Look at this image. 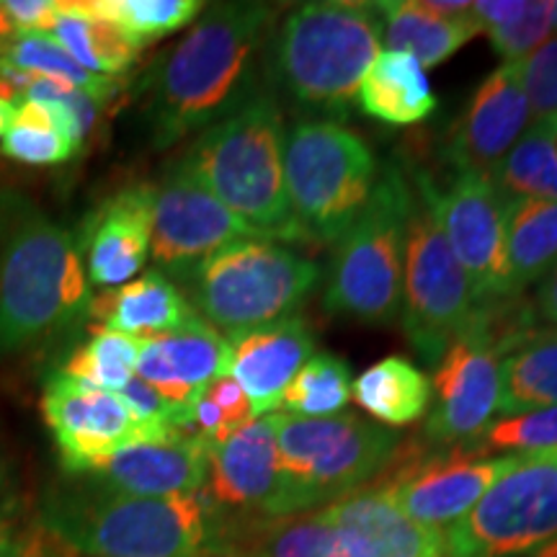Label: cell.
<instances>
[{"label": "cell", "instance_id": "1", "mask_svg": "<svg viewBox=\"0 0 557 557\" xmlns=\"http://www.w3.org/2000/svg\"><path fill=\"white\" fill-rule=\"evenodd\" d=\"M278 18L271 3H214L143 78V116L158 150L225 120L253 90V62Z\"/></svg>", "mask_w": 557, "mask_h": 557}, {"label": "cell", "instance_id": "2", "mask_svg": "<svg viewBox=\"0 0 557 557\" xmlns=\"http://www.w3.org/2000/svg\"><path fill=\"white\" fill-rule=\"evenodd\" d=\"M39 527L78 557H220L230 553L222 508L207 491L173 498L114 493L94 480L54 487Z\"/></svg>", "mask_w": 557, "mask_h": 557}, {"label": "cell", "instance_id": "3", "mask_svg": "<svg viewBox=\"0 0 557 557\" xmlns=\"http://www.w3.org/2000/svg\"><path fill=\"white\" fill-rule=\"evenodd\" d=\"M382 21L374 3L315 0L289 9L263 47L274 86L310 120H346L359 83L380 54Z\"/></svg>", "mask_w": 557, "mask_h": 557}, {"label": "cell", "instance_id": "4", "mask_svg": "<svg viewBox=\"0 0 557 557\" xmlns=\"http://www.w3.org/2000/svg\"><path fill=\"white\" fill-rule=\"evenodd\" d=\"M284 137L274 94L256 90L233 114L197 135L181 160L259 238L308 243L289 209Z\"/></svg>", "mask_w": 557, "mask_h": 557}, {"label": "cell", "instance_id": "5", "mask_svg": "<svg viewBox=\"0 0 557 557\" xmlns=\"http://www.w3.org/2000/svg\"><path fill=\"white\" fill-rule=\"evenodd\" d=\"M86 263L73 233L32 212L0 256V357L29 348L88 312Z\"/></svg>", "mask_w": 557, "mask_h": 557}, {"label": "cell", "instance_id": "6", "mask_svg": "<svg viewBox=\"0 0 557 557\" xmlns=\"http://www.w3.org/2000/svg\"><path fill=\"white\" fill-rule=\"evenodd\" d=\"M318 282V263L267 238L230 243L184 276L194 312L225 336L295 315Z\"/></svg>", "mask_w": 557, "mask_h": 557}, {"label": "cell", "instance_id": "7", "mask_svg": "<svg viewBox=\"0 0 557 557\" xmlns=\"http://www.w3.org/2000/svg\"><path fill=\"white\" fill-rule=\"evenodd\" d=\"M278 462L284 478V519L361 491L389 468L400 447L398 431L357 413L297 418L274 413Z\"/></svg>", "mask_w": 557, "mask_h": 557}, {"label": "cell", "instance_id": "8", "mask_svg": "<svg viewBox=\"0 0 557 557\" xmlns=\"http://www.w3.org/2000/svg\"><path fill=\"white\" fill-rule=\"evenodd\" d=\"M413 205L406 176L389 163L364 212L336 240L323 292L331 315L367 325H389L400 318L406 230Z\"/></svg>", "mask_w": 557, "mask_h": 557}, {"label": "cell", "instance_id": "9", "mask_svg": "<svg viewBox=\"0 0 557 557\" xmlns=\"http://www.w3.org/2000/svg\"><path fill=\"white\" fill-rule=\"evenodd\" d=\"M377 181V156L341 122L308 116L284 137L289 209L308 243H336L364 212Z\"/></svg>", "mask_w": 557, "mask_h": 557}, {"label": "cell", "instance_id": "10", "mask_svg": "<svg viewBox=\"0 0 557 557\" xmlns=\"http://www.w3.org/2000/svg\"><path fill=\"white\" fill-rule=\"evenodd\" d=\"M557 542V449L517 451L513 465L462 521L444 557H521Z\"/></svg>", "mask_w": 557, "mask_h": 557}, {"label": "cell", "instance_id": "11", "mask_svg": "<svg viewBox=\"0 0 557 557\" xmlns=\"http://www.w3.org/2000/svg\"><path fill=\"white\" fill-rule=\"evenodd\" d=\"M470 278L442 227L423 205H413L406 230L400 323L413 351L436 367L478 312Z\"/></svg>", "mask_w": 557, "mask_h": 557}, {"label": "cell", "instance_id": "12", "mask_svg": "<svg viewBox=\"0 0 557 557\" xmlns=\"http://www.w3.org/2000/svg\"><path fill=\"white\" fill-rule=\"evenodd\" d=\"M418 197L442 227L459 267L470 278L478 305L508 299L506 212L508 197L487 173L455 171L438 184L429 171L413 173Z\"/></svg>", "mask_w": 557, "mask_h": 557}, {"label": "cell", "instance_id": "13", "mask_svg": "<svg viewBox=\"0 0 557 557\" xmlns=\"http://www.w3.org/2000/svg\"><path fill=\"white\" fill-rule=\"evenodd\" d=\"M506 354V341L478 308L436 364V403L423 426L431 447L468 449L493 426L500 410V361Z\"/></svg>", "mask_w": 557, "mask_h": 557}, {"label": "cell", "instance_id": "14", "mask_svg": "<svg viewBox=\"0 0 557 557\" xmlns=\"http://www.w3.org/2000/svg\"><path fill=\"white\" fill-rule=\"evenodd\" d=\"M246 238L259 235L209 194L181 158L150 184V256L160 269L184 278L207 256Z\"/></svg>", "mask_w": 557, "mask_h": 557}, {"label": "cell", "instance_id": "15", "mask_svg": "<svg viewBox=\"0 0 557 557\" xmlns=\"http://www.w3.org/2000/svg\"><path fill=\"white\" fill-rule=\"evenodd\" d=\"M41 413L58 444L62 470L75 478L88 475L132 444L169 438L145 429L120 393L90 387L65 372L45 382Z\"/></svg>", "mask_w": 557, "mask_h": 557}, {"label": "cell", "instance_id": "16", "mask_svg": "<svg viewBox=\"0 0 557 557\" xmlns=\"http://www.w3.org/2000/svg\"><path fill=\"white\" fill-rule=\"evenodd\" d=\"M513 457L517 451L483 457L459 447L449 449V455L438 449L436 455L423 457L416 449L400 468H385L389 478L382 487L406 517L444 534L480 504L493 483L511 468Z\"/></svg>", "mask_w": 557, "mask_h": 557}, {"label": "cell", "instance_id": "17", "mask_svg": "<svg viewBox=\"0 0 557 557\" xmlns=\"http://www.w3.org/2000/svg\"><path fill=\"white\" fill-rule=\"evenodd\" d=\"M532 111L521 86L519 62H504L480 83L459 120L451 124L442 156L455 171L487 173L524 135Z\"/></svg>", "mask_w": 557, "mask_h": 557}, {"label": "cell", "instance_id": "18", "mask_svg": "<svg viewBox=\"0 0 557 557\" xmlns=\"http://www.w3.org/2000/svg\"><path fill=\"white\" fill-rule=\"evenodd\" d=\"M207 493L220 508L284 519V478L274 413L243 423L209 447Z\"/></svg>", "mask_w": 557, "mask_h": 557}, {"label": "cell", "instance_id": "19", "mask_svg": "<svg viewBox=\"0 0 557 557\" xmlns=\"http://www.w3.org/2000/svg\"><path fill=\"white\" fill-rule=\"evenodd\" d=\"M230 341L199 315L176 331L143 341L135 377L163 395L171 406L191 413V406L214 380L227 377Z\"/></svg>", "mask_w": 557, "mask_h": 557}, {"label": "cell", "instance_id": "20", "mask_svg": "<svg viewBox=\"0 0 557 557\" xmlns=\"http://www.w3.org/2000/svg\"><path fill=\"white\" fill-rule=\"evenodd\" d=\"M209 447L199 436H169L124 447L101 462L88 480L114 493L139 498H173L201 493L209 475Z\"/></svg>", "mask_w": 557, "mask_h": 557}, {"label": "cell", "instance_id": "21", "mask_svg": "<svg viewBox=\"0 0 557 557\" xmlns=\"http://www.w3.org/2000/svg\"><path fill=\"white\" fill-rule=\"evenodd\" d=\"M225 338L233 348L230 377L240 385L253 418L274 413L282 406L292 380L315 354V333L302 315Z\"/></svg>", "mask_w": 557, "mask_h": 557}, {"label": "cell", "instance_id": "22", "mask_svg": "<svg viewBox=\"0 0 557 557\" xmlns=\"http://www.w3.org/2000/svg\"><path fill=\"white\" fill-rule=\"evenodd\" d=\"M90 284L122 287L150 256V184L129 186L103 201L78 240Z\"/></svg>", "mask_w": 557, "mask_h": 557}, {"label": "cell", "instance_id": "23", "mask_svg": "<svg viewBox=\"0 0 557 557\" xmlns=\"http://www.w3.org/2000/svg\"><path fill=\"white\" fill-rule=\"evenodd\" d=\"M320 511L338 529L348 557H444V534L406 517L385 487H361Z\"/></svg>", "mask_w": 557, "mask_h": 557}, {"label": "cell", "instance_id": "24", "mask_svg": "<svg viewBox=\"0 0 557 557\" xmlns=\"http://www.w3.org/2000/svg\"><path fill=\"white\" fill-rule=\"evenodd\" d=\"M88 315L101 329L145 341L181 329L197 318V312L163 271H148L122 287L90 297Z\"/></svg>", "mask_w": 557, "mask_h": 557}, {"label": "cell", "instance_id": "25", "mask_svg": "<svg viewBox=\"0 0 557 557\" xmlns=\"http://www.w3.org/2000/svg\"><path fill=\"white\" fill-rule=\"evenodd\" d=\"M374 9L380 13L382 41L387 50L413 54L421 67L442 65L478 34H483V26L472 11L462 18L438 16L426 9L423 0H380Z\"/></svg>", "mask_w": 557, "mask_h": 557}, {"label": "cell", "instance_id": "26", "mask_svg": "<svg viewBox=\"0 0 557 557\" xmlns=\"http://www.w3.org/2000/svg\"><path fill=\"white\" fill-rule=\"evenodd\" d=\"M357 103L372 120L398 127L429 120L436 109V96L413 54L385 50L361 78Z\"/></svg>", "mask_w": 557, "mask_h": 557}, {"label": "cell", "instance_id": "27", "mask_svg": "<svg viewBox=\"0 0 557 557\" xmlns=\"http://www.w3.org/2000/svg\"><path fill=\"white\" fill-rule=\"evenodd\" d=\"M50 37L90 73L103 78H116L127 73L139 58V50L124 37L114 21L101 16L94 3H65L62 0L58 16L50 26Z\"/></svg>", "mask_w": 557, "mask_h": 557}, {"label": "cell", "instance_id": "28", "mask_svg": "<svg viewBox=\"0 0 557 557\" xmlns=\"http://www.w3.org/2000/svg\"><path fill=\"white\" fill-rule=\"evenodd\" d=\"M557 267V201L511 199L506 212L508 297Z\"/></svg>", "mask_w": 557, "mask_h": 557}, {"label": "cell", "instance_id": "29", "mask_svg": "<svg viewBox=\"0 0 557 557\" xmlns=\"http://www.w3.org/2000/svg\"><path fill=\"white\" fill-rule=\"evenodd\" d=\"M351 398L387 429H400L426 416L431 382L406 357H385L354 380Z\"/></svg>", "mask_w": 557, "mask_h": 557}, {"label": "cell", "instance_id": "30", "mask_svg": "<svg viewBox=\"0 0 557 557\" xmlns=\"http://www.w3.org/2000/svg\"><path fill=\"white\" fill-rule=\"evenodd\" d=\"M557 408V333L527 336L500 361L504 418Z\"/></svg>", "mask_w": 557, "mask_h": 557}, {"label": "cell", "instance_id": "31", "mask_svg": "<svg viewBox=\"0 0 557 557\" xmlns=\"http://www.w3.org/2000/svg\"><path fill=\"white\" fill-rule=\"evenodd\" d=\"M496 186L511 199L557 201V152L553 116L534 120L508 156L491 173Z\"/></svg>", "mask_w": 557, "mask_h": 557}, {"label": "cell", "instance_id": "32", "mask_svg": "<svg viewBox=\"0 0 557 557\" xmlns=\"http://www.w3.org/2000/svg\"><path fill=\"white\" fill-rule=\"evenodd\" d=\"M9 65L26 70V73L47 78L62 86L81 90L96 103H109L120 90V81L103 78L78 65L47 32H18L5 52L0 54Z\"/></svg>", "mask_w": 557, "mask_h": 557}, {"label": "cell", "instance_id": "33", "mask_svg": "<svg viewBox=\"0 0 557 557\" xmlns=\"http://www.w3.org/2000/svg\"><path fill=\"white\" fill-rule=\"evenodd\" d=\"M351 369L336 354L315 351L284 393L282 406L297 418L338 416L351 400Z\"/></svg>", "mask_w": 557, "mask_h": 557}, {"label": "cell", "instance_id": "34", "mask_svg": "<svg viewBox=\"0 0 557 557\" xmlns=\"http://www.w3.org/2000/svg\"><path fill=\"white\" fill-rule=\"evenodd\" d=\"M94 9L114 21L139 52L152 41L189 26L205 13L201 0H90Z\"/></svg>", "mask_w": 557, "mask_h": 557}, {"label": "cell", "instance_id": "35", "mask_svg": "<svg viewBox=\"0 0 557 557\" xmlns=\"http://www.w3.org/2000/svg\"><path fill=\"white\" fill-rule=\"evenodd\" d=\"M248 557H348L338 529L323 511L287 517L263 527L248 547H233Z\"/></svg>", "mask_w": 557, "mask_h": 557}, {"label": "cell", "instance_id": "36", "mask_svg": "<svg viewBox=\"0 0 557 557\" xmlns=\"http://www.w3.org/2000/svg\"><path fill=\"white\" fill-rule=\"evenodd\" d=\"M139 346H143L139 338L124 336V333L116 331L96 329L94 336L67 359L62 372L86 382L90 387L122 393L135 380Z\"/></svg>", "mask_w": 557, "mask_h": 557}, {"label": "cell", "instance_id": "37", "mask_svg": "<svg viewBox=\"0 0 557 557\" xmlns=\"http://www.w3.org/2000/svg\"><path fill=\"white\" fill-rule=\"evenodd\" d=\"M475 455L487 457V451H545L557 449V408L532 410L511 418L493 421V426L478 438L472 447Z\"/></svg>", "mask_w": 557, "mask_h": 557}, {"label": "cell", "instance_id": "38", "mask_svg": "<svg viewBox=\"0 0 557 557\" xmlns=\"http://www.w3.org/2000/svg\"><path fill=\"white\" fill-rule=\"evenodd\" d=\"M485 34L504 62L527 60L553 34V0H529L521 16Z\"/></svg>", "mask_w": 557, "mask_h": 557}, {"label": "cell", "instance_id": "39", "mask_svg": "<svg viewBox=\"0 0 557 557\" xmlns=\"http://www.w3.org/2000/svg\"><path fill=\"white\" fill-rule=\"evenodd\" d=\"M519 67L534 120L557 116V37H549L540 50L521 60Z\"/></svg>", "mask_w": 557, "mask_h": 557}, {"label": "cell", "instance_id": "40", "mask_svg": "<svg viewBox=\"0 0 557 557\" xmlns=\"http://www.w3.org/2000/svg\"><path fill=\"white\" fill-rule=\"evenodd\" d=\"M205 395L212 403H218L222 413H225L230 429H240L243 423L253 421V413H250V406H248V398L243 395V389L238 382H235L233 377H220L214 380L212 385H209L205 389Z\"/></svg>", "mask_w": 557, "mask_h": 557}, {"label": "cell", "instance_id": "41", "mask_svg": "<svg viewBox=\"0 0 557 557\" xmlns=\"http://www.w3.org/2000/svg\"><path fill=\"white\" fill-rule=\"evenodd\" d=\"M62 0H5V11L18 32H50Z\"/></svg>", "mask_w": 557, "mask_h": 557}, {"label": "cell", "instance_id": "42", "mask_svg": "<svg viewBox=\"0 0 557 557\" xmlns=\"http://www.w3.org/2000/svg\"><path fill=\"white\" fill-rule=\"evenodd\" d=\"M524 9L527 0H480V3H472V16L483 26V32H491L521 16Z\"/></svg>", "mask_w": 557, "mask_h": 557}, {"label": "cell", "instance_id": "43", "mask_svg": "<svg viewBox=\"0 0 557 557\" xmlns=\"http://www.w3.org/2000/svg\"><path fill=\"white\" fill-rule=\"evenodd\" d=\"M32 212V205L21 194L0 191V243H9L13 230L29 218Z\"/></svg>", "mask_w": 557, "mask_h": 557}, {"label": "cell", "instance_id": "44", "mask_svg": "<svg viewBox=\"0 0 557 557\" xmlns=\"http://www.w3.org/2000/svg\"><path fill=\"white\" fill-rule=\"evenodd\" d=\"M537 312L542 320H547V323L557 325V267L549 271V274L542 278L540 289H537Z\"/></svg>", "mask_w": 557, "mask_h": 557}, {"label": "cell", "instance_id": "45", "mask_svg": "<svg viewBox=\"0 0 557 557\" xmlns=\"http://www.w3.org/2000/svg\"><path fill=\"white\" fill-rule=\"evenodd\" d=\"M0 557H26V532L0 517Z\"/></svg>", "mask_w": 557, "mask_h": 557}, {"label": "cell", "instance_id": "46", "mask_svg": "<svg viewBox=\"0 0 557 557\" xmlns=\"http://www.w3.org/2000/svg\"><path fill=\"white\" fill-rule=\"evenodd\" d=\"M16 34H18V29L13 26L9 11H5V3H0V54L5 52V47L11 45Z\"/></svg>", "mask_w": 557, "mask_h": 557}, {"label": "cell", "instance_id": "47", "mask_svg": "<svg viewBox=\"0 0 557 557\" xmlns=\"http://www.w3.org/2000/svg\"><path fill=\"white\" fill-rule=\"evenodd\" d=\"M13 114H16V107H11L9 101L0 99V137H3V135H5V129L11 127Z\"/></svg>", "mask_w": 557, "mask_h": 557}, {"label": "cell", "instance_id": "48", "mask_svg": "<svg viewBox=\"0 0 557 557\" xmlns=\"http://www.w3.org/2000/svg\"><path fill=\"white\" fill-rule=\"evenodd\" d=\"M537 557H557V542H553V545L542 549V553H537Z\"/></svg>", "mask_w": 557, "mask_h": 557}, {"label": "cell", "instance_id": "49", "mask_svg": "<svg viewBox=\"0 0 557 557\" xmlns=\"http://www.w3.org/2000/svg\"><path fill=\"white\" fill-rule=\"evenodd\" d=\"M553 145H555V152H557V116H553Z\"/></svg>", "mask_w": 557, "mask_h": 557}, {"label": "cell", "instance_id": "50", "mask_svg": "<svg viewBox=\"0 0 557 557\" xmlns=\"http://www.w3.org/2000/svg\"><path fill=\"white\" fill-rule=\"evenodd\" d=\"M553 32H557V0H553Z\"/></svg>", "mask_w": 557, "mask_h": 557}, {"label": "cell", "instance_id": "51", "mask_svg": "<svg viewBox=\"0 0 557 557\" xmlns=\"http://www.w3.org/2000/svg\"><path fill=\"white\" fill-rule=\"evenodd\" d=\"M5 478V462H3V455H0V483H3Z\"/></svg>", "mask_w": 557, "mask_h": 557}]
</instances>
